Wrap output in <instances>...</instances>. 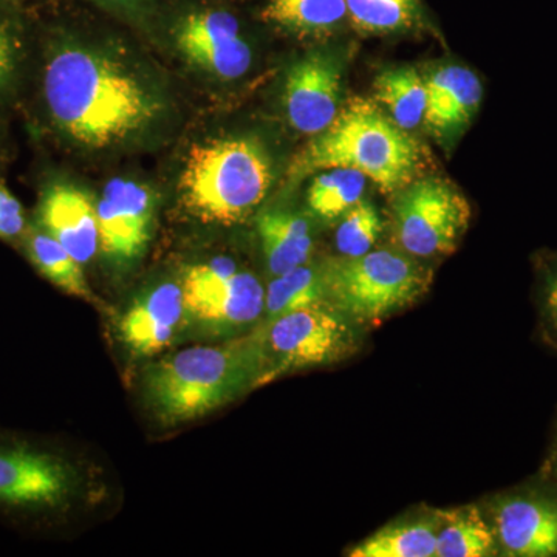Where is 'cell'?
I'll list each match as a JSON object with an SVG mask.
<instances>
[{
    "label": "cell",
    "mask_w": 557,
    "mask_h": 557,
    "mask_svg": "<svg viewBox=\"0 0 557 557\" xmlns=\"http://www.w3.org/2000/svg\"><path fill=\"white\" fill-rule=\"evenodd\" d=\"M547 478L556 480L557 482V424L555 429V437H553L552 450H549Z\"/></svg>",
    "instance_id": "30"
},
{
    "label": "cell",
    "mask_w": 557,
    "mask_h": 557,
    "mask_svg": "<svg viewBox=\"0 0 557 557\" xmlns=\"http://www.w3.org/2000/svg\"><path fill=\"white\" fill-rule=\"evenodd\" d=\"M44 231L60 242L81 265L90 262L100 249L97 207L84 190L57 183L44 193L39 205Z\"/></svg>",
    "instance_id": "15"
},
{
    "label": "cell",
    "mask_w": 557,
    "mask_h": 557,
    "mask_svg": "<svg viewBox=\"0 0 557 557\" xmlns=\"http://www.w3.org/2000/svg\"><path fill=\"white\" fill-rule=\"evenodd\" d=\"M156 201L138 183L112 180L97 205L100 249L115 262H131L148 247Z\"/></svg>",
    "instance_id": "12"
},
{
    "label": "cell",
    "mask_w": 557,
    "mask_h": 557,
    "mask_svg": "<svg viewBox=\"0 0 557 557\" xmlns=\"http://www.w3.org/2000/svg\"><path fill=\"white\" fill-rule=\"evenodd\" d=\"M327 304L359 325L380 324L423 298L431 273L413 256L375 249L325 263Z\"/></svg>",
    "instance_id": "5"
},
{
    "label": "cell",
    "mask_w": 557,
    "mask_h": 557,
    "mask_svg": "<svg viewBox=\"0 0 557 557\" xmlns=\"http://www.w3.org/2000/svg\"><path fill=\"white\" fill-rule=\"evenodd\" d=\"M366 178L361 172L347 168L322 171L309 189L311 211L324 220H336L362 199Z\"/></svg>",
    "instance_id": "25"
},
{
    "label": "cell",
    "mask_w": 557,
    "mask_h": 557,
    "mask_svg": "<svg viewBox=\"0 0 557 557\" xmlns=\"http://www.w3.org/2000/svg\"><path fill=\"white\" fill-rule=\"evenodd\" d=\"M471 220V207L457 186L445 178L410 182L394 207L395 234L413 258H435L457 248Z\"/></svg>",
    "instance_id": "7"
},
{
    "label": "cell",
    "mask_w": 557,
    "mask_h": 557,
    "mask_svg": "<svg viewBox=\"0 0 557 557\" xmlns=\"http://www.w3.org/2000/svg\"><path fill=\"white\" fill-rule=\"evenodd\" d=\"M437 549V520H408L381 528L351 549V557H432Z\"/></svg>",
    "instance_id": "20"
},
{
    "label": "cell",
    "mask_w": 557,
    "mask_h": 557,
    "mask_svg": "<svg viewBox=\"0 0 557 557\" xmlns=\"http://www.w3.org/2000/svg\"><path fill=\"white\" fill-rule=\"evenodd\" d=\"M20 42L10 22L0 17V90L9 87L17 67Z\"/></svg>",
    "instance_id": "29"
},
{
    "label": "cell",
    "mask_w": 557,
    "mask_h": 557,
    "mask_svg": "<svg viewBox=\"0 0 557 557\" xmlns=\"http://www.w3.org/2000/svg\"><path fill=\"white\" fill-rule=\"evenodd\" d=\"M383 233V220L375 205L359 200L348 209L336 231V248L344 258H358L372 251Z\"/></svg>",
    "instance_id": "26"
},
{
    "label": "cell",
    "mask_w": 557,
    "mask_h": 557,
    "mask_svg": "<svg viewBox=\"0 0 557 557\" xmlns=\"http://www.w3.org/2000/svg\"><path fill=\"white\" fill-rule=\"evenodd\" d=\"M348 22L364 35H391L420 27L421 0H346Z\"/></svg>",
    "instance_id": "24"
},
{
    "label": "cell",
    "mask_w": 557,
    "mask_h": 557,
    "mask_svg": "<svg viewBox=\"0 0 557 557\" xmlns=\"http://www.w3.org/2000/svg\"><path fill=\"white\" fill-rule=\"evenodd\" d=\"M175 40L193 64L218 78H240L251 65V49L242 38L239 22L228 11L189 14L180 22Z\"/></svg>",
    "instance_id": "13"
},
{
    "label": "cell",
    "mask_w": 557,
    "mask_h": 557,
    "mask_svg": "<svg viewBox=\"0 0 557 557\" xmlns=\"http://www.w3.org/2000/svg\"><path fill=\"white\" fill-rule=\"evenodd\" d=\"M76 487L78 474L64 458L28 446L0 445V507L58 508Z\"/></svg>",
    "instance_id": "10"
},
{
    "label": "cell",
    "mask_w": 557,
    "mask_h": 557,
    "mask_svg": "<svg viewBox=\"0 0 557 557\" xmlns=\"http://www.w3.org/2000/svg\"><path fill=\"white\" fill-rule=\"evenodd\" d=\"M25 230L21 201L0 183V239H16Z\"/></svg>",
    "instance_id": "28"
},
{
    "label": "cell",
    "mask_w": 557,
    "mask_h": 557,
    "mask_svg": "<svg viewBox=\"0 0 557 557\" xmlns=\"http://www.w3.org/2000/svg\"><path fill=\"white\" fill-rule=\"evenodd\" d=\"M27 251L36 269L62 292L84 300H95L78 260L53 239L47 231H32Z\"/></svg>",
    "instance_id": "23"
},
{
    "label": "cell",
    "mask_w": 557,
    "mask_h": 557,
    "mask_svg": "<svg viewBox=\"0 0 557 557\" xmlns=\"http://www.w3.org/2000/svg\"><path fill=\"white\" fill-rule=\"evenodd\" d=\"M189 317L211 329H242L263 317L265 288L228 259L190 267L182 284Z\"/></svg>",
    "instance_id": "8"
},
{
    "label": "cell",
    "mask_w": 557,
    "mask_h": 557,
    "mask_svg": "<svg viewBox=\"0 0 557 557\" xmlns=\"http://www.w3.org/2000/svg\"><path fill=\"white\" fill-rule=\"evenodd\" d=\"M421 164L423 148L408 131L384 115L375 102L354 100L300 150L288 175L298 182L313 172L347 168L391 194L413 182Z\"/></svg>",
    "instance_id": "3"
},
{
    "label": "cell",
    "mask_w": 557,
    "mask_h": 557,
    "mask_svg": "<svg viewBox=\"0 0 557 557\" xmlns=\"http://www.w3.org/2000/svg\"><path fill=\"white\" fill-rule=\"evenodd\" d=\"M375 100L401 129H416L426 110V83L412 67L386 70L375 81Z\"/></svg>",
    "instance_id": "21"
},
{
    "label": "cell",
    "mask_w": 557,
    "mask_h": 557,
    "mask_svg": "<svg viewBox=\"0 0 557 557\" xmlns=\"http://www.w3.org/2000/svg\"><path fill=\"white\" fill-rule=\"evenodd\" d=\"M44 95L65 135L104 148L137 134L157 119L160 102L119 62L79 46H65L47 62Z\"/></svg>",
    "instance_id": "1"
},
{
    "label": "cell",
    "mask_w": 557,
    "mask_h": 557,
    "mask_svg": "<svg viewBox=\"0 0 557 557\" xmlns=\"http://www.w3.org/2000/svg\"><path fill=\"white\" fill-rule=\"evenodd\" d=\"M426 83L423 123L437 137L448 138L468 126L482 102L479 76L461 65L435 70Z\"/></svg>",
    "instance_id": "16"
},
{
    "label": "cell",
    "mask_w": 557,
    "mask_h": 557,
    "mask_svg": "<svg viewBox=\"0 0 557 557\" xmlns=\"http://www.w3.org/2000/svg\"><path fill=\"white\" fill-rule=\"evenodd\" d=\"M498 555L557 556V482L545 478L502 494L491 507Z\"/></svg>",
    "instance_id": "9"
},
{
    "label": "cell",
    "mask_w": 557,
    "mask_h": 557,
    "mask_svg": "<svg viewBox=\"0 0 557 557\" xmlns=\"http://www.w3.org/2000/svg\"><path fill=\"white\" fill-rule=\"evenodd\" d=\"M343 64L335 54L318 51L296 62L287 73L285 109L293 129L318 135L339 113Z\"/></svg>",
    "instance_id": "11"
},
{
    "label": "cell",
    "mask_w": 557,
    "mask_h": 557,
    "mask_svg": "<svg viewBox=\"0 0 557 557\" xmlns=\"http://www.w3.org/2000/svg\"><path fill=\"white\" fill-rule=\"evenodd\" d=\"M258 332L222 346L183 348L146 370L143 392L160 423H188L259 387Z\"/></svg>",
    "instance_id": "2"
},
{
    "label": "cell",
    "mask_w": 557,
    "mask_h": 557,
    "mask_svg": "<svg viewBox=\"0 0 557 557\" xmlns=\"http://www.w3.org/2000/svg\"><path fill=\"white\" fill-rule=\"evenodd\" d=\"M186 317L182 285L161 284L135 300L123 314L120 338L135 357H152L171 346Z\"/></svg>",
    "instance_id": "14"
},
{
    "label": "cell",
    "mask_w": 557,
    "mask_h": 557,
    "mask_svg": "<svg viewBox=\"0 0 557 557\" xmlns=\"http://www.w3.org/2000/svg\"><path fill=\"white\" fill-rule=\"evenodd\" d=\"M361 325L330 304H318L263 322L256 330L262 350L259 386L298 370L325 368L361 348Z\"/></svg>",
    "instance_id": "6"
},
{
    "label": "cell",
    "mask_w": 557,
    "mask_h": 557,
    "mask_svg": "<svg viewBox=\"0 0 557 557\" xmlns=\"http://www.w3.org/2000/svg\"><path fill=\"white\" fill-rule=\"evenodd\" d=\"M498 555L496 531L478 507L454 509L437 516V557Z\"/></svg>",
    "instance_id": "18"
},
{
    "label": "cell",
    "mask_w": 557,
    "mask_h": 557,
    "mask_svg": "<svg viewBox=\"0 0 557 557\" xmlns=\"http://www.w3.org/2000/svg\"><path fill=\"white\" fill-rule=\"evenodd\" d=\"M262 17L293 35L321 38L348 21L346 0H267Z\"/></svg>",
    "instance_id": "19"
},
{
    "label": "cell",
    "mask_w": 557,
    "mask_h": 557,
    "mask_svg": "<svg viewBox=\"0 0 557 557\" xmlns=\"http://www.w3.org/2000/svg\"><path fill=\"white\" fill-rule=\"evenodd\" d=\"M258 231L273 276L304 265L313 251L309 222L293 212H263L258 220Z\"/></svg>",
    "instance_id": "17"
},
{
    "label": "cell",
    "mask_w": 557,
    "mask_h": 557,
    "mask_svg": "<svg viewBox=\"0 0 557 557\" xmlns=\"http://www.w3.org/2000/svg\"><path fill=\"white\" fill-rule=\"evenodd\" d=\"M536 302L542 335L557 350V255L541 263Z\"/></svg>",
    "instance_id": "27"
},
{
    "label": "cell",
    "mask_w": 557,
    "mask_h": 557,
    "mask_svg": "<svg viewBox=\"0 0 557 557\" xmlns=\"http://www.w3.org/2000/svg\"><path fill=\"white\" fill-rule=\"evenodd\" d=\"M324 302H327L324 267L317 269L304 263L281 276H274L265 289L263 317L269 322L292 311Z\"/></svg>",
    "instance_id": "22"
},
{
    "label": "cell",
    "mask_w": 557,
    "mask_h": 557,
    "mask_svg": "<svg viewBox=\"0 0 557 557\" xmlns=\"http://www.w3.org/2000/svg\"><path fill=\"white\" fill-rule=\"evenodd\" d=\"M100 2H116V3H121V2H127V0H100Z\"/></svg>",
    "instance_id": "31"
},
{
    "label": "cell",
    "mask_w": 557,
    "mask_h": 557,
    "mask_svg": "<svg viewBox=\"0 0 557 557\" xmlns=\"http://www.w3.org/2000/svg\"><path fill=\"white\" fill-rule=\"evenodd\" d=\"M271 180L269 157L258 143L212 139L190 149L180 178V194L197 219L233 225L262 203Z\"/></svg>",
    "instance_id": "4"
}]
</instances>
